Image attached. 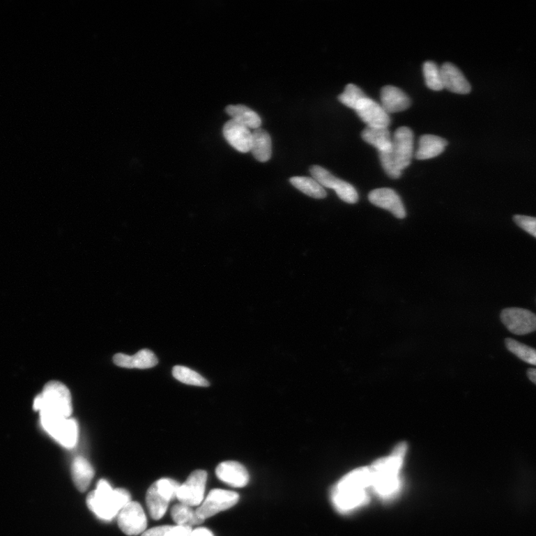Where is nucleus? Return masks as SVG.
I'll return each instance as SVG.
<instances>
[{
  "mask_svg": "<svg viewBox=\"0 0 536 536\" xmlns=\"http://www.w3.org/2000/svg\"><path fill=\"white\" fill-rule=\"evenodd\" d=\"M447 141L440 137L423 135L419 141V147L415 157L419 160H425L438 157L445 151Z\"/></svg>",
  "mask_w": 536,
  "mask_h": 536,
  "instance_id": "nucleus-20",
  "label": "nucleus"
},
{
  "mask_svg": "<svg viewBox=\"0 0 536 536\" xmlns=\"http://www.w3.org/2000/svg\"><path fill=\"white\" fill-rule=\"evenodd\" d=\"M223 135L229 144L242 153L250 151L252 132L246 126L235 120H229L223 128Z\"/></svg>",
  "mask_w": 536,
  "mask_h": 536,
  "instance_id": "nucleus-15",
  "label": "nucleus"
},
{
  "mask_svg": "<svg viewBox=\"0 0 536 536\" xmlns=\"http://www.w3.org/2000/svg\"><path fill=\"white\" fill-rule=\"evenodd\" d=\"M180 486L174 480L162 478L150 487L146 493V505L153 519L160 520L165 515L169 503L177 498Z\"/></svg>",
  "mask_w": 536,
  "mask_h": 536,
  "instance_id": "nucleus-5",
  "label": "nucleus"
},
{
  "mask_svg": "<svg viewBox=\"0 0 536 536\" xmlns=\"http://www.w3.org/2000/svg\"><path fill=\"white\" fill-rule=\"evenodd\" d=\"M354 111L367 127L388 128L390 124V117L385 109L367 96L359 102Z\"/></svg>",
  "mask_w": 536,
  "mask_h": 536,
  "instance_id": "nucleus-13",
  "label": "nucleus"
},
{
  "mask_svg": "<svg viewBox=\"0 0 536 536\" xmlns=\"http://www.w3.org/2000/svg\"><path fill=\"white\" fill-rule=\"evenodd\" d=\"M118 525L128 535L144 533L147 527V518L144 509L135 501H130L118 514Z\"/></svg>",
  "mask_w": 536,
  "mask_h": 536,
  "instance_id": "nucleus-11",
  "label": "nucleus"
},
{
  "mask_svg": "<svg viewBox=\"0 0 536 536\" xmlns=\"http://www.w3.org/2000/svg\"><path fill=\"white\" fill-rule=\"evenodd\" d=\"M371 204L386 210L399 220L406 217V208L397 192L389 188H381L369 194Z\"/></svg>",
  "mask_w": 536,
  "mask_h": 536,
  "instance_id": "nucleus-14",
  "label": "nucleus"
},
{
  "mask_svg": "<svg viewBox=\"0 0 536 536\" xmlns=\"http://www.w3.org/2000/svg\"><path fill=\"white\" fill-rule=\"evenodd\" d=\"M293 187L316 199H325L327 193L322 185L313 178L293 177L290 179Z\"/></svg>",
  "mask_w": 536,
  "mask_h": 536,
  "instance_id": "nucleus-25",
  "label": "nucleus"
},
{
  "mask_svg": "<svg viewBox=\"0 0 536 536\" xmlns=\"http://www.w3.org/2000/svg\"><path fill=\"white\" fill-rule=\"evenodd\" d=\"M226 112L235 121L249 129L256 130L261 125V119L259 114L245 105H229L226 107Z\"/></svg>",
  "mask_w": 536,
  "mask_h": 536,
  "instance_id": "nucleus-24",
  "label": "nucleus"
},
{
  "mask_svg": "<svg viewBox=\"0 0 536 536\" xmlns=\"http://www.w3.org/2000/svg\"><path fill=\"white\" fill-rule=\"evenodd\" d=\"M33 408L40 413H47L70 418L72 413L70 392L63 383L49 381L34 400Z\"/></svg>",
  "mask_w": 536,
  "mask_h": 536,
  "instance_id": "nucleus-4",
  "label": "nucleus"
},
{
  "mask_svg": "<svg viewBox=\"0 0 536 536\" xmlns=\"http://www.w3.org/2000/svg\"><path fill=\"white\" fill-rule=\"evenodd\" d=\"M252 135L250 151L258 161H268L272 155V141L270 135L261 128L254 130Z\"/></svg>",
  "mask_w": 536,
  "mask_h": 536,
  "instance_id": "nucleus-22",
  "label": "nucleus"
},
{
  "mask_svg": "<svg viewBox=\"0 0 536 536\" xmlns=\"http://www.w3.org/2000/svg\"><path fill=\"white\" fill-rule=\"evenodd\" d=\"M529 378L536 385V369H530L528 371Z\"/></svg>",
  "mask_w": 536,
  "mask_h": 536,
  "instance_id": "nucleus-35",
  "label": "nucleus"
},
{
  "mask_svg": "<svg viewBox=\"0 0 536 536\" xmlns=\"http://www.w3.org/2000/svg\"><path fill=\"white\" fill-rule=\"evenodd\" d=\"M367 144L375 147L378 153L388 152L392 148V137L388 128L367 127L362 135Z\"/></svg>",
  "mask_w": 536,
  "mask_h": 536,
  "instance_id": "nucleus-23",
  "label": "nucleus"
},
{
  "mask_svg": "<svg viewBox=\"0 0 536 536\" xmlns=\"http://www.w3.org/2000/svg\"><path fill=\"white\" fill-rule=\"evenodd\" d=\"M72 477L76 488L84 492L91 483L94 477V469L85 458L77 457L72 464Z\"/></svg>",
  "mask_w": 536,
  "mask_h": 536,
  "instance_id": "nucleus-21",
  "label": "nucleus"
},
{
  "mask_svg": "<svg viewBox=\"0 0 536 536\" xmlns=\"http://www.w3.org/2000/svg\"><path fill=\"white\" fill-rule=\"evenodd\" d=\"M129 492L113 489L107 481H98L95 490L86 498L87 507L100 519L111 521L130 502Z\"/></svg>",
  "mask_w": 536,
  "mask_h": 536,
  "instance_id": "nucleus-3",
  "label": "nucleus"
},
{
  "mask_svg": "<svg viewBox=\"0 0 536 536\" xmlns=\"http://www.w3.org/2000/svg\"><path fill=\"white\" fill-rule=\"evenodd\" d=\"M172 519L178 526L192 527L202 523L204 521L197 515L191 507L183 504L174 505L171 511Z\"/></svg>",
  "mask_w": 536,
  "mask_h": 536,
  "instance_id": "nucleus-26",
  "label": "nucleus"
},
{
  "mask_svg": "<svg viewBox=\"0 0 536 536\" xmlns=\"http://www.w3.org/2000/svg\"><path fill=\"white\" fill-rule=\"evenodd\" d=\"M216 475L226 484L234 488H243L249 482L246 468L236 461H225L216 468Z\"/></svg>",
  "mask_w": 536,
  "mask_h": 536,
  "instance_id": "nucleus-16",
  "label": "nucleus"
},
{
  "mask_svg": "<svg viewBox=\"0 0 536 536\" xmlns=\"http://www.w3.org/2000/svg\"><path fill=\"white\" fill-rule=\"evenodd\" d=\"M413 144V133L408 127L398 128L392 137L390 158L396 169L401 173L411 163Z\"/></svg>",
  "mask_w": 536,
  "mask_h": 536,
  "instance_id": "nucleus-7",
  "label": "nucleus"
},
{
  "mask_svg": "<svg viewBox=\"0 0 536 536\" xmlns=\"http://www.w3.org/2000/svg\"><path fill=\"white\" fill-rule=\"evenodd\" d=\"M423 74L427 86L434 91L444 89L441 70L433 61H426L423 65Z\"/></svg>",
  "mask_w": 536,
  "mask_h": 536,
  "instance_id": "nucleus-28",
  "label": "nucleus"
},
{
  "mask_svg": "<svg viewBox=\"0 0 536 536\" xmlns=\"http://www.w3.org/2000/svg\"><path fill=\"white\" fill-rule=\"evenodd\" d=\"M370 488L369 467L357 468L339 480L332 489L333 506L339 512L345 514L364 507L369 500Z\"/></svg>",
  "mask_w": 536,
  "mask_h": 536,
  "instance_id": "nucleus-2",
  "label": "nucleus"
},
{
  "mask_svg": "<svg viewBox=\"0 0 536 536\" xmlns=\"http://www.w3.org/2000/svg\"><path fill=\"white\" fill-rule=\"evenodd\" d=\"M192 530L187 526H171L166 536H191Z\"/></svg>",
  "mask_w": 536,
  "mask_h": 536,
  "instance_id": "nucleus-32",
  "label": "nucleus"
},
{
  "mask_svg": "<svg viewBox=\"0 0 536 536\" xmlns=\"http://www.w3.org/2000/svg\"><path fill=\"white\" fill-rule=\"evenodd\" d=\"M411 103L408 95L397 86H385L381 91V105L388 114L406 111Z\"/></svg>",
  "mask_w": 536,
  "mask_h": 536,
  "instance_id": "nucleus-17",
  "label": "nucleus"
},
{
  "mask_svg": "<svg viewBox=\"0 0 536 536\" xmlns=\"http://www.w3.org/2000/svg\"><path fill=\"white\" fill-rule=\"evenodd\" d=\"M441 70L444 89L457 94H468L471 92V85L455 65L445 63Z\"/></svg>",
  "mask_w": 536,
  "mask_h": 536,
  "instance_id": "nucleus-18",
  "label": "nucleus"
},
{
  "mask_svg": "<svg viewBox=\"0 0 536 536\" xmlns=\"http://www.w3.org/2000/svg\"><path fill=\"white\" fill-rule=\"evenodd\" d=\"M171 526L165 525V526H160L154 528H151L147 531H145L141 536H166L167 532L170 530Z\"/></svg>",
  "mask_w": 536,
  "mask_h": 536,
  "instance_id": "nucleus-33",
  "label": "nucleus"
},
{
  "mask_svg": "<svg viewBox=\"0 0 536 536\" xmlns=\"http://www.w3.org/2000/svg\"><path fill=\"white\" fill-rule=\"evenodd\" d=\"M514 221H515L524 231H526L536 238V217L517 215L514 217Z\"/></svg>",
  "mask_w": 536,
  "mask_h": 536,
  "instance_id": "nucleus-31",
  "label": "nucleus"
},
{
  "mask_svg": "<svg viewBox=\"0 0 536 536\" xmlns=\"http://www.w3.org/2000/svg\"><path fill=\"white\" fill-rule=\"evenodd\" d=\"M173 376L183 383L185 385L208 387L210 386V382L205 379L197 372L185 367L176 366L172 371Z\"/></svg>",
  "mask_w": 536,
  "mask_h": 536,
  "instance_id": "nucleus-27",
  "label": "nucleus"
},
{
  "mask_svg": "<svg viewBox=\"0 0 536 536\" xmlns=\"http://www.w3.org/2000/svg\"><path fill=\"white\" fill-rule=\"evenodd\" d=\"M114 362L120 367L144 369L155 367L158 360L151 350L142 349L132 356L123 353L116 354L114 357Z\"/></svg>",
  "mask_w": 536,
  "mask_h": 536,
  "instance_id": "nucleus-19",
  "label": "nucleus"
},
{
  "mask_svg": "<svg viewBox=\"0 0 536 536\" xmlns=\"http://www.w3.org/2000/svg\"><path fill=\"white\" fill-rule=\"evenodd\" d=\"M239 500L237 492L224 489H213L201 505L197 509L196 513L202 520L211 518L216 514L234 507Z\"/></svg>",
  "mask_w": 536,
  "mask_h": 536,
  "instance_id": "nucleus-8",
  "label": "nucleus"
},
{
  "mask_svg": "<svg viewBox=\"0 0 536 536\" xmlns=\"http://www.w3.org/2000/svg\"><path fill=\"white\" fill-rule=\"evenodd\" d=\"M191 536H214V535L210 530L200 528L192 530Z\"/></svg>",
  "mask_w": 536,
  "mask_h": 536,
  "instance_id": "nucleus-34",
  "label": "nucleus"
},
{
  "mask_svg": "<svg viewBox=\"0 0 536 536\" xmlns=\"http://www.w3.org/2000/svg\"><path fill=\"white\" fill-rule=\"evenodd\" d=\"M407 450V443H400L390 456L378 459L369 466L370 490L380 498L391 500L399 493L401 486L399 473Z\"/></svg>",
  "mask_w": 536,
  "mask_h": 536,
  "instance_id": "nucleus-1",
  "label": "nucleus"
},
{
  "mask_svg": "<svg viewBox=\"0 0 536 536\" xmlns=\"http://www.w3.org/2000/svg\"><path fill=\"white\" fill-rule=\"evenodd\" d=\"M310 172L312 178L322 187L334 190L338 198L348 204H355L359 197L353 185L334 176L329 171L319 166H314Z\"/></svg>",
  "mask_w": 536,
  "mask_h": 536,
  "instance_id": "nucleus-9",
  "label": "nucleus"
},
{
  "mask_svg": "<svg viewBox=\"0 0 536 536\" xmlns=\"http://www.w3.org/2000/svg\"><path fill=\"white\" fill-rule=\"evenodd\" d=\"M207 473L204 470H196L181 485L177 494V498L181 504L191 507H199L204 500Z\"/></svg>",
  "mask_w": 536,
  "mask_h": 536,
  "instance_id": "nucleus-10",
  "label": "nucleus"
},
{
  "mask_svg": "<svg viewBox=\"0 0 536 536\" xmlns=\"http://www.w3.org/2000/svg\"><path fill=\"white\" fill-rule=\"evenodd\" d=\"M501 321L507 330L518 335L536 331V315L527 309L509 308L502 312Z\"/></svg>",
  "mask_w": 536,
  "mask_h": 536,
  "instance_id": "nucleus-12",
  "label": "nucleus"
},
{
  "mask_svg": "<svg viewBox=\"0 0 536 536\" xmlns=\"http://www.w3.org/2000/svg\"><path fill=\"white\" fill-rule=\"evenodd\" d=\"M40 415L43 429L53 439L68 448H72L77 444L79 437L77 422L73 419L51 413H40Z\"/></svg>",
  "mask_w": 536,
  "mask_h": 536,
  "instance_id": "nucleus-6",
  "label": "nucleus"
},
{
  "mask_svg": "<svg viewBox=\"0 0 536 536\" xmlns=\"http://www.w3.org/2000/svg\"><path fill=\"white\" fill-rule=\"evenodd\" d=\"M366 97L367 95L360 87L353 84H349L346 86L344 93L339 95L338 100L345 106L355 110L359 102Z\"/></svg>",
  "mask_w": 536,
  "mask_h": 536,
  "instance_id": "nucleus-30",
  "label": "nucleus"
},
{
  "mask_svg": "<svg viewBox=\"0 0 536 536\" xmlns=\"http://www.w3.org/2000/svg\"><path fill=\"white\" fill-rule=\"evenodd\" d=\"M506 345L510 351L524 362L536 366V349L524 345L512 338L506 339Z\"/></svg>",
  "mask_w": 536,
  "mask_h": 536,
  "instance_id": "nucleus-29",
  "label": "nucleus"
}]
</instances>
